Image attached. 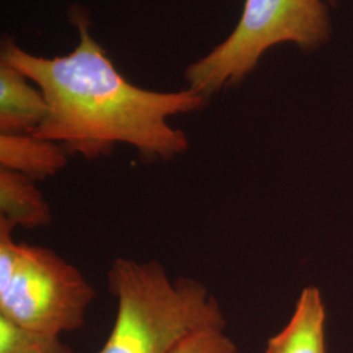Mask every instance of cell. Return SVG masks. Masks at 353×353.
Returning a JSON list of instances; mask_svg holds the SVG:
<instances>
[{
	"mask_svg": "<svg viewBox=\"0 0 353 353\" xmlns=\"http://www.w3.org/2000/svg\"><path fill=\"white\" fill-rule=\"evenodd\" d=\"M68 16L79 33L68 55L38 57L10 39L1 46L0 62L26 75L48 101V117L33 135L88 160L110 154L118 144L134 147L148 161L188 151L186 134L169 118L202 110L208 99L190 88L156 92L134 85L92 36L88 12L76 7Z\"/></svg>",
	"mask_w": 353,
	"mask_h": 353,
	"instance_id": "obj_1",
	"label": "cell"
},
{
	"mask_svg": "<svg viewBox=\"0 0 353 353\" xmlns=\"http://www.w3.org/2000/svg\"><path fill=\"white\" fill-rule=\"evenodd\" d=\"M106 276L117 316L99 353H172L195 332L227 327L220 303L202 281L173 280L156 261L118 258Z\"/></svg>",
	"mask_w": 353,
	"mask_h": 353,
	"instance_id": "obj_2",
	"label": "cell"
},
{
	"mask_svg": "<svg viewBox=\"0 0 353 353\" xmlns=\"http://www.w3.org/2000/svg\"><path fill=\"white\" fill-rule=\"evenodd\" d=\"M335 0H245L240 20L221 43L190 64L188 88L211 99L236 87L252 74L265 51L293 43L303 51L318 50L332 34Z\"/></svg>",
	"mask_w": 353,
	"mask_h": 353,
	"instance_id": "obj_3",
	"label": "cell"
},
{
	"mask_svg": "<svg viewBox=\"0 0 353 353\" xmlns=\"http://www.w3.org/2000/svg\"><path fill=\"white\" fill-rule=\"evenodd\" d=\"M96 297L75 265L50 249L21 242L8 284L0 288V316L51 336L83 327Z\"/></svg>",
	"mask_w": 353,
	"mask_h": 353,
	"instance_id": "obj_4",
	"label": "cell"
},
{
	"mask_svg": "<svg viewBox=\"0 0 353 353\" xmlns=\"http://www.w3.org/2000/svg\"><path fill=\"white\" fill-rule=\"evenodd\" d=\"M48 113L41 89L16 68L0 62V134H33Z\"/></svg>",
	"mask_w": 353,
	"mask_h": 353,
	"instance_id": "obj_5",
	"label": "cell"
},
{
	"mask_svg": "<svg viewBox=\"0 0 353 353\" xmlns=\"http://www.w3.org/2000/svg\"><path fill=\"white\" fill-rule=\"evenodd\" d=\"M265 353H326V307L316 287L303 288L290 322Z\"/></svg>",
	"mask_w": 353,
	"mask_h": 353,
	"instance_id": "obj_6",
	"label": "cell"
},
{
	"mask_svg": "<svg viewBox=\"0 0 353 353\" xmlns=\"http://www.w3.org/2000/svg\"><path fill=\"white\" fill-rule=\"evenodd\" d=\"M63 145L33 134H0V168L43 181L68 164Z\"/></svg>",
	"mask_w": 353,
	"mask_h": 353,
	"instance_id": "obj_7",
	"label": "cell"
},
{
	"mask_svg": "<svg viewBox=\"0 0 353 353\" xmlns=\"http://www.w3.org/2000/svg\"><path fill=\"white\" fill-rule=\"evenodd\" d=\"M0 220L26 229L50 224V205L33 179L0 168Z\"/></svg>",
	"mask_w": 353,
	"mask_h": 353,
	"instance_id": "obj_8",
	"label": "cell"
},
{
	"mask_svg": "<svg viewBox=\"0 0 353 353\" xmlns=\"http://www.w3.org/2000/svg\"><path fill=\"white\" fill-rule=\"evenodd\" d=\"M0 353H71L59 336L23 327L0 316Z\"/></svg>",
	"mask_w": 353,
	"mask_h": 353,
	"instance_id": "obj_9",
	"label": "cell"
},
{
	"mask_svg": "<svg viewBox=\"0 0 353 353\" xmlns=\"http://www.w3.org/2000/svg\"><path fill=\"white\" fill-rule=\"evenodd\" d=\"M172 353H240L225 327H211L192 334L181 341Z\"/></svg>",
	"mask_w": 353,
	"mask_h": 353,
	"instance_id": "obj_10",
	"label": "cell"
}]
</instances>
